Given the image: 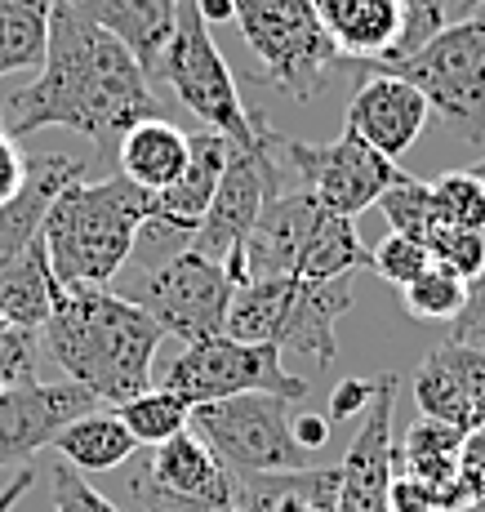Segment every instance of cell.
Listing matches in <instances>:
<instances>
[{
    "label": "cell",
    "mask_w": 485,
    "mask_h": 512,
    "mask_svg": "<svg viewBox=\"0 0 485 512\" xmlns=\"http://www.w3.org/2000/svg\"><path fill=\"white\" fill-rule=\"evenodd\" d=\"M152 116H161V98L138 58L89 23L76 0H58L49 14V49L36 81L0 98V130L9 139L72 130L98 152H116V143Z\"/></svg>",
    "instance_id": "6da1fadb"
},
{
    "label": "cell",
    "mask_w": 485,
    "mask_h": 512,
    "mask_svg": "<svg viewBox=\"0 0 485 512\" xmlns=\"http://www.w3.org/2000/svg\"><path fill=\"white\" fill-rule=\"evenodd\" d=\"M41 339L67 379L89 388L103 406H121L152 388L156 348L165 343V330L138 303L112 294L107 285L58 281Z\"/></svg>",
    "instance_id": "7a4b0ae2"
},
{
    "label": "cell",
    "mask_w": 485,
    "mask_h": 512,
    "mask_svg": "<svg viewBox=\"0 0 485 512\" xmlns=\"http://www.w3.org/2000/svg\"><path fill=\"white\" fill-rule=\"evenodd\" d=\"M156 196L134 187L125 174L103 183H67L45 214V254L49 272L63 285H112L130 263L138 232L152 228Z\"/></svg>",
    "instance_id": "3957f363"
},
{
    "label": "cell",
    "mask_w": 485,
    "mask_h": 512,
    "mask_svg": "<svg viewBox=\"0 0 485 512\" xmlns=\"http://www.w3.org/2000/svg\"><path fill=\"white\" fill-rule=\"evenodd\" d=\"M356 290L352 277L339 281H299V277H267L250 281L232 294L223 334L245 343H272L330 366L334 361V326L352 312Z\"/></svg>",
    "instance_id": "277c9868"
},
{
    "label": "cell",
    "mask_w": 485,
    "mask_h": 512,
    "mask_svg": "<svg viewBox=\"0 0 485 512\" xmlns=\"http://www.w3.org/2000/svg\"><path fill=\"white\" fill-rule=\"evenodd\" d=\"M156 76L170 81L178 103H183L205 130H219L223 139H232L236 147H245V152H272V147H281V139L267 130L259 116L245 112L236 76H232V67H227L223 49L214 45V32L205 27V18L196 14V0H178L174 36H170V45H165Z\"/></svg>",
    "instance_id": "5b68a950"
},
{
    "label": "cell",
    "mask_w": 485,
    "mask_h": 512,
    "mask_svg": "<svg viewBox=\"0 0 485 512\" xmlns=\"http://www.w3.org/2000/svg\"><path fill=\"white\" fill-rule=\"evenodd\" d=\"M365 72H392L428 98V107L454 125L468 143L485 147V5L463 9L414 54L374 63Z\"/></svg>",
    "instance_id": "8992f818"
},
{
    "label": "cell",
    "mask_w": 485,
    "mask_h": 512,
    "mask_svg": "<svg viewBox=\"0 0 485 512\" xmlns=\"http://www.w3.org/2000/svg\"><path fill=\"white\" fill-rule=\"evenodd\" d=\"M187 428L223 459L236 477H267V472L312 468V455L294 441V410L272 392H245V397L205 401L192 406Z\"/></svg>",
    "instance_id": "52a82bcc"
},
{
    "label": "cell",
    "mask_w": 485,
    "mask_h": 512,
    "mask_svg": "<svg viewBox=\"0 0 485 512\" xmlns=\"http://www.w3.org/2000/svg\"><path fill=\"white\" fill-rule=\"evenodd\" d=\"M232 5L236 27L267 81L294 103H312L330 67L339 63L330 36L316 23L312 0H232Z\"/></svg>",
    "instance_id": "ba28073f"
},
{
    "label": "cell",
    "mask_w": 485,
    "mask_h": 512,
    "mask_svg": "<svg viewBox=\"0 0 485 512\" xmlns=\"http://www.w3.org/2000/svg\"><path fill=\"white\" fill-rule=\"evenodd\" d=\"M161 388L178 392L187 406H205V401L245 397V392H272V397L285 401H303L312 392V383L299 379V374H285L281 348H272V343L210 334V339L187 343L165 366Z\"/></svg>",
    "instance_id": "9c48e42d"
},
{
    "label": "cell",
    "mask_w": 485,
    "mask_h": 512,
    "mask_svg": "<svg viewBox=\"0 0 485 512\" xmlns=\"http://www.w3.org/2000/svg\"><path fill=\"white\" fill-rule=\"evenodd\" d=\"M232 294H236V281L227 277L223 263L187 245L170 263L138 277L125 299L138 303L165 330V339L196 343V339H210V334H223Z\"/></svg>",
    "instance_id": "30bf717a"
},
{
    "label": "cell",
    "mask_w": 485,
    "mask_h": 512,
    "mask_svg": "<svg viewBox=\"0 0 485 512\" xmlns=\"http://www.w3.org/2000/svg\"><path fill=\"white\" fill-rule=\"evenodd\" d=\"M281 152L290 156L303 192H308L325 214H339V219H356V214L374 210L379 196L405 174L397 161L379 156L370 143H361L348 130L334 143H321V147L285 139Z\"/></svg>",
    "instance_id": "8fae6325"
},
{
    "label": "cell",
    "mask_w": 485,
    "mask_h": 512,
    "mask_svg": "<svg viewBox=\"0 0 485 512\" xmlns=\"http://www.w3.org/2000/svg\"><path fill=\"white\" fill-rule=\"evenodd\" d=\"M134 499L143 512H236V472L187 428L152 450Z\"/></svg>",
    "instance_id": "7c38bea8"
},
{
    "label": "cell",
    "mask_w": 485,
    "mask_h": 512,
    "mask_svg": "<svg viewBox=\"0 0 485 512\" xmlns=\"http://www.w3.org/2000/svg\"><path fill=\"white\" fill-rule=\"evenodd\" d=\"M276 192H285V183H281V165L272 161V152L232 147V161H227V170H223L219 192H214L201 228L192 232V250L210 254V259H219V263L232 250H245V236L254 232L259 210Z\"/></svg>",
    "instance_id": "4fadbf2b"
},
{
    "label": "cell",
    "mask_w": 485,
    "mask_h": 512,
    "mask_svg": "<svg viewBox=\"0 0 485 512\" xmlns=\"http://www.w3.org/2000/svg\"><path fill=\"white\" fill-rule=\"evenodd\" d=\"M103 410V401L81 383H23L0 392V468L32 464L41 450L54 446V437L81 415Z\"/></svg>",
    "instance_id": "5bb4252c"
},
{
    "label": "cell",
    "mask_w": 485,
    "mask_h": 512,
    "mask_svg": "<svg viewBox=\"0 0 485 512\" xmlns=\"http://www.w3.org/2000/svg\"><path fill=\"white\" fill-rule=\"evenodd\" d=\"M392 415H397V374L374 379V401L361 415L348 459L339 464V499L334 512H388L392 486Z\"/></svg>",
    "instance_id": "9a60e30c"
},
{
    "label": "cell",
    "mask_w": 485,
    "mask_h": 512,
    "mask_svg": "<svg viewBox=\"0 0 485 512\" xmlns=\"http://www.w3.org/2000/svg\"><path fill=\"white\" fill-rule=\"evenodd\" d=\"M414 401L428 419H441L459 432H477L485 423V352L441 339L419 361Z\"/></svg>",
    "instance_id": "2e32d148"
},
{
    "label": "cell",
    "mask_w": 485,
    "mask_h": 512,
    "mask_svg": "<svg viewBox=\"0 0 485 512\" xmlns=\"http://www.w3.org/2000/svg\"><path fill=\"white\" fill-rule=\"evenodd\" d=\"M428 112H432L428 98L414 90L410 81H401L392 72H374L370 81L356 85L348 116H343V130L356 134L361 143H370L388 161H401L419 143Z\"/></svg>",
    "instance_id": "e0dca14e"
},
{
    "label": "cell",
    "mask_w": 485,
    "mask_h": 512,
    "mask_svg": "<svg viewBox=\"0 0 485 512\" xmlns=\"http://www.w3.org/2000/svg\"><path fill=\"white\" fill-rule=\"evenodd\" d=\"M325 219V210L312 201L308 192H276L272 201L259 210V223L245 236V277L267 281V277H294L299 254L316 232V223Z\"/></svg>",
    "instance_id": "ac0fdd59"
},
{
    "label": "cell",
    "mask_w": 485,
    "mask_h": 512,
    "mask_svg": "<svg viewBox=\"0 0 485 512\" xmlns=\"http://www.w3.org/2000/svg\"><path fill=\"white\" fill-rule=\"evenodd\" d=\"M316 23L330 36L334 54L356 67L388 63L401 49L405 5L401 0H312Z\"/></svg>",
    "instance_id": "d6986e66"
},
{
    "label": "cell",
    "mask_w": 485,
    "mask_h": 512,
    "mask_svg": "<svg viewBox=\"0 0 485 512\" xmlns=\"http://www.w3.org/2000/svg\"><path fill=\"white\" fill-rule=\"evenodd\" d=\"M85 179V161L67 152H36L27 156V183L14 201L0 205V272L27 250V245L41 236L45 214L54 205V196L63 192L67 183Z\"/></svg>",
    "instance_id": "ffe728a7"
},
{
    "label": "cell",
    "mask_w": 485,
    "mask_h": 512,
    "mask_svg": "<svg viewBox=\"0 0 485 512\" xmlns=\"http://www.w3.org/2000/svg\"><path fill=\"white\" fill-rule=\"evenodd\" d=\"M232 139H223L219 130H201L192 134V152H187V165L183 174L165 187V192H156V219L152 228L161 232H183L192 236L201 228L205 210H210L214 192H219L223 183V170L227 161H232Z\"/></svg>",
    "instance_id": "44dd1931"
},
{
    "label": "cell",
    "mask_w": 485,
    "mask_h": 512,
    "mask_svg": "<svg viewBox=\"0 0 485 512\" xmlns=\"http://www.w3.org/2000/svg\"><path fill=\"white\" fill-rule=\"evenodd\" d=\"M463 437L468 432L450 428L441 419H414L405 428L401 446H392V468L401 477H414L441 499L445 512H459L463 508V495H459V450H463Z\"/></svg>",
    "instance_id": "7402d4cb"
},
{
    "label": "cell",
    "mask_w": 485,
    "mask_h": 512,
    "mask_svg": "<svg viewBox=\"0 0 485 512\" xmlns=\"http://www.w3.org/2000/svg\"><path fill=\"white\" fill-rule=\"evenodd\" d=\"M76 9L98 23L112 41H121L138 58V67L147 72V81L161 67V54L174 36L178 0H76Z\"/></svg>",
    "instance_id": "603a6c76"
},
{
    "label": "cell",
    "mask_w": 485,
    "mask_h": 512,
    "mask_svg": "<svg viewBox=\"0 0 485 512\" xmlns=\"http://www.w3.org/2000/svg\"><path fill=\"white\" fill-rule=\"evenodd\" d=\"M187 152H192V139H187L178 125H170L165 116H152V121H138L121 143H116V161H121V174L143 192H165L187 165Z\"/></svg>",
    "instance_id": "cb8c5ba5"
},
{
    "label": "cell",
    "mask_w": 485,
    "mask_h": 512,
    "mask_svg": "<svg viewBox=\"0 0 485 512\" xmlns=\"http://www.w3.org/2000/svg\"><path fill=\"white\" fill-rule=\"evenodd\" d=\"M49 450H58V459H67L76 472H107V468H121L138 450V441L116 419V410L103 406L94 415H81L76 423H67Z\"/></svg>",
    "instance_id": "d4e9b609"
},
{
    "label": "cell",
    "mask_w": 485,
    "mask_h": 512,
    "mask_svg": "<svg viewBox=\"0 0 485 512\" xmlns=\"http://www.w3.org/2000/svg\"><path fill=\"white\" fill-rule=\"evenodd\" d=\"M54 285L58 277L49 272V254L45 241L36 236L5 272H0V317L9 326H23V330H41L49 317V299H54Z\"/></svg>",
    "instance_id": "484cf974"
},
{
    "label": "cell",
    "mask_w": 485,
    "mask_h": 512,
    "mask_svg": "<svg viewBox=\"0 0 485 512\" xmlns=\"http://www.w3.org/2000/svg\"><path fill=\"white\" fill-rule=\"evenodd\" d=\"M374 254L365 250V241L356 236V219H339V214H325L316 223V232L308 236L299 254V268L294 277L299 281H339L352 277L356 268H370Z\"/></svg>",
    "instance_id": "4316f807"
},
{
    "label": "cell",
    "mask_w": 485,
    "mask_h": 512,
    "mask_svg": "<svg viewBox=\"0 0 485 512\" xmlns=\"http://www.w3.org/2000/svg\"><path fill=\"white\" fill-rule=\"evenodd\" d=\"M54 5L58 0H0V76L45 63Z\"/></svg>",
    "instance_id": "83f0119b"
},
{
    "label": "cell",
    "mask_w": 485,
    "mask_h": 512,
    "mask_svg": "<svg viewBox=\"0 0 485 512\" xmlns=\"http://www.w3.org/2000/svg\"><path fill=\"white\" fill-rule=\"evenodd\" d=\"M116 419L130 428V437L138 441V446H165L170 437H178V432H187V423H192V406H187L178 392L170 388H147L138 392V397L121 401V406H112Z\"/></svg>",
    "instance_id": "f1b7e54d"
},
{
    "label": "cell",
    "mask_w": 485,
    "mask_h": 512,
    "mask_svg": "<svg viewBox=\"0 0 485 512\" xmlns=\"http://www.w3.org/2000/svg\"><path fill=\"white\" fill-rule=\"evenodd\" d=\"M432 210H437V228L485 232V179L472 170L441 174L432 183Z\"/></svg>",
    "instance_id": "f546056e"
},
{
    "label": "cell",
    "mask_w": 485,
    "mask_h": 512,
    "mask_svg": "<svg viewBox=\"0 0 485 512\" xmlns=\"http://www.w3.org/2000/svg\"><path fill=\"white\" fill-rule=\"evenodd\" d=\"M374 210H383V219H388V228H392V232L414 236V241H423V245H428V236L437 232V210H432V183L414 179V174H401V179L379 196V205H374Z\"/></svg>",
    "instance_id": "4dcf8cb0"
},
{
    "label": "cell",
    "mask_w": 485,
    "mask_h": 512,
    "mask_svg": "<svg viewBox=\"0 0 485 512\" xmlns=\"http://www.w3.org/2000/svg\"><path fill=\"white\" fill-rule=\"evenodd\" d=\"M405 308H410L414 321H454L468 299V285H463L454 272H445L441 263H432L419 281L405 285Z\"/></svg>",
    "instance_id": "1f68e13d"
},
{
    "label": "cell",
    "mask_w": 485,
    "mask_h": 512,
    "mask_svg": "<svg viewBox=\"0 0 485 512\" xmlns=\"http://www.w3.org/2000/svg\"><path fill=\"white\" fill-rule=\"evenodd\" d=\"M432 263L454 272L463 285H472L485 272V232H463V228H437L428 236Z\"/></svg>",
    "instance_id": "d6a6232c"
},
{
    "label": "cell",
    "mask_w": 485,
    "mask_h": 512,
    "mask_svg": "<svg viewBox=\"0 0 485 512\" xmlns=\"http://www.w3.org/2000/svg\"><path fill=\"white\" fill-rule=\"evenodd\" d=\"M370 272H379L383 281H392L397 290H405L410 281H419L423 272L432 268V254L423 241H414V236H401V232H388L383 236L379 250H370Z\"/></svg>",
    "instance_id": "836d02e7"
},
{
    "label": "cell",
    "mask_w": 485,
    "mask_h": 512,
    "mask_svg": "<svg viewBox=\"0 0 485 512\" xmlns=\"http://www.w3.org/2000/svg\"><path fill=\"white\" fill-rule=\"evenodd\" d=\"M49 495H54V512H121L107 495H98L85 481V472H76L67 459H58L49 468Z\"/></svg>",
    "instance_id": "e575fe53"
},
{
    "label": "cell",
    "mask_w": 485,
    "mask_h": 512,
    "mask_svg": "<svg viewBox=\"0 0 485 512\" xmlns=\"http://www.w3.org/2000/svg\"><path fill=\"white\" fill-rule=\"evenodd\" d=\"M36 343H41V330H23V326L0 330V388L36 383V361H41Z\"/></svg>",
    "instance_id": "d590c367"
},
{
    "label": "cell",
    "mask_w": 485,
    "mask_h": 512,
    "mask_svg": "<svg viewBox=\"0 0 485 512\" xmlns=\"http://www.w3.org/2000/svg\"><path fill=\"white\" fill-rule=\"evenodd\" d=\"M445 339L468 343V348H481L485 352V272L468 285V299H463L459 317L450 321V334H445Z\"/></svg>",
    "instance_id": "8d00e7d4"
},
{
    "label": "cell",
    "mask_w": 485,
    "mask_h": 512,
    "mask_svg": "<svg viewBox=\"0 0 485 512\" xmlns=\"http://www.w3.org/2000/svg\"><path fill=\"white\" fill-rule=\"evenodd\" d=\"M459 495L463 504L472 499H485V428L468 432L459 450Z\"/></svg>",
    "instance_id": "74e56055"
},
{
    "label": "cell",
    "mask_w": 485,
    "mask_h": 512,
    "mask_svg": "<svg viewBox=\"0 0 485 512\" xmlns=\"http://www.w3.org/2000/svg\"><path fill=\"white\" fill-rule=\"evenodd\" d=\"M370 401H374V379H343L330 392V423L361 419L370 410Z\"/></svg>",
    "instance_id": "f35d334b"
},
{
    "label": "cell",
    "mask_w": 485,
    "mask_h": 512,
    "mask_svg": "<svg viewBox=\"0 0 485 512\" xmlns=\"http://www.w3.org/2000/svg\"><path fill=\"white\" fill-rule=\"evenodd\" d=\"M388 512H445L441 499L432 495L423 481L414 477H401V472H392V486H388Z\"/></svg>",
    "instance_id": "ab89813d"
},
{
    "label": "cell",
    "mask_w": 485,
    "mask_h": 512,
    "mask_svg": "<svg viewBox=\"0 0 485 512\" xmlns=\"http://www.w3.org/2000/svg\"><path fill=\"white\" fill-rule=\"evenodd\" d=\"M23 183H27V152L18 147V139H9L0 130V205L14 201L23 192Z\"/></svg>",
    "instance_id": "60d3db41"
},
{
    "label": "cell",
    "mask_w": 485,
    "mask_h": 512,
    "mask_svg": "<svg viewBox=\"0 0 485 512\" xmlns=\"http://www.w3.org/2000/svg\"><path fill=\"white\" fill-rule=\"evenodd\" d=\"M294 441H299V450H325V441H330V419L321 415H294Z\"/></svg>",
    "instance_id": "b9f144b4"
},
{
    "label": "cell",
    "mask_w": 485,
    "mask_h": 512,
    "mask_svg": "<svg viewBox=\"0 0 485 512\" xmlns=\"http://www.w3.org/2000/svg\"><path fill=\"white\" fill-rule=\"evenodd\" d=\"M32 481H36V468H18L14 477H9V486L0 490V512H14L18 508V499L32 490Z\"/></svg>",
    "instance_id": "7bdbcfd3"
},
{
    "label": "cell",
    "mask_w": 485,
    "mask_h": 512,
    "mask_svg": "<svg viewBox=\"0 0 485 512\" xmlns=\"http://www.w3.org/2000/svg\"><path fill=\"white\" fill-rule=\"evenodd\" d=\"M196 14L205 18V27H219V23H236V5L232 0H196Z\"/></svg>",
    "instance_id": "ee69618b"
},
{
    "label": "cell",
    "mask_w": 485,
    "mask_h": 512,
    "mask_svg": "<svg viewBox=\"0 0 485 512\" xmlns=\"http://www.w3.org/2000/svg\"><path fill=\"white\" fill-rule=\"evenodd\" d=\"M459 512H485V499H472V504H463Z\"/></svg>",
    "instance_id": "f6af8a7d"
},
{
    "label": "cell",
    "mask_w": 485,
    "mask_h": 512,
    "mask_svg": "<svg viewBox=\"0 0 485 512\" xmlns=\"http://www.w3.org/2000/svg\"><path fill=\"white\" fill-rule=\"evenodd\" d=\"M472 174H477V179H485V156H481L477 165H472Z\"/></svg>",
    "instance_id": "bcb514c9"
},
{
    "label": "cell",
    "mask_w": 485,
    "mask_h": 512,
    "mask_svg": "<svg viewBox=\"0 0 485 512\" xmlns=\"http://www.w3.org/2000/svg\"><path fill=\"white\" fill-rule=\"evenodd\" d=\"M477 5H485V0H463V9H477Z\"/></svg>",
    "instance_id": "7dc6e473"
},
{
    "label": "cell",
    "mask_w": 485,
    "mask_h": 512,
    "mask_svg": "<svg viewBox=\"0 0 485 512\" xmlns=\"http://www.w3.org/2000/svg\"><path fill=\"white\" fill-rule=\"evenodd\" d=\"M5 326H9V321H5V317H0V330H5Z\"/></svg>",
    "instance_id": "c3c4849f"
},
{
    "label": "cell",
    "mask_w": 485,
    "mask_h": 512,
    "mask_svg": "<svg viewBox=\"0 0 485 512\" xmlns=\"http://www.w3.org/2000/svg\"><path fill=\"white\" fill-rule=\"evenodd\" d=\"M481 428H485V423H481Z\"/></svg>",
    "instance_id": "681fc988"
},
{
    "label": "cell",
    "mask_w": 485,
    "mask_h": 512,
    "mask_svg": "<svg viewBox=\"0 0 485 512\" xmlns=\"http://www.w3.org/2000/svg\"><path fill=\"white\" fill-rule=\"evenodd\" d=\"M0 392H5V388H0Z\"/></svg>",
    "instance_id": "f907efd6"
}]
</instances>
